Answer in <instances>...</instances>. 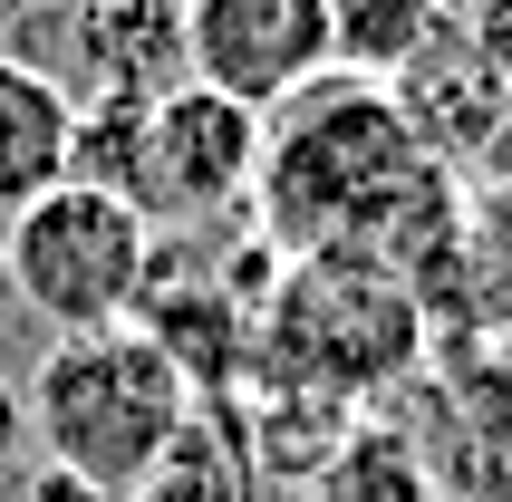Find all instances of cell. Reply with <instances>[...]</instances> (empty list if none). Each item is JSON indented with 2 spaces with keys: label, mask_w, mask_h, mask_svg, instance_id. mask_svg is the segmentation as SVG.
Returning <instances> with one entry per match:
<instances>
[{
  "label": "cell",
  "mask_w": 512,
  "mask_h": 502,
  "mask_svg": "<svg viewBox=\"0 0 512 502\" xmlns=\"http://www.w3.org/2000/svg\"><path fill=\"white\" fill-rule=\"evenodd\" d=\"M435 10H445V0H329V20H339V68L397 78L406 58L435 39Z\"/></svg>",
  "instance_id": "obj_14"
},
{
  "label": "cell",
  "mask_w": 512,
  "mask_h": 502,
  "mask_svg": "<svg viewBox=\"0 0 512 502\" xmlns=\"http://www.w3.org/2000/svg\"><path fill=\"white\" fill-rule=\"evenodd\" d=\"M87 97H165L184 87V0H78Z\"/></svg>",
  "instance_id": "obj_9"
},
{
  "label": "cell",
  "mask_w": 512,
  "mask_h": 502,
  "mask_svg": "<svg viewBox=\"0 0 512 502\" xmlns=\"http://www.w3.org/2000/svg\"><path fill=\"white\" fill-rule=\"evenodd\" d=\"M387 87H397V107H406V126H416V145H426L445 174L474 165V155H493V145H503V126H512V87L484 68V49H474V39H445V29H435V39L406 58Z\"/></svg>",
  "instance_id": "obj_7"
},
{
  "label": "cell",
  "mask_w": 512,
  "mask_h": 502,
  "mask_svg": "<svg viewBox=\"0 0 512 502\" xmlns=\"http://www.w3.org/2000/svg\"><path fill=\"white\" fill-rule=\"evenodd\" d=\"M136 329L174 358V377L194 387V406H223L232 387H252V309L232 300L223 280H155Z\"/></svg>",
  "instance_id": "obj_8"
},
{
  "label": "cell",
  "mask_w": 512,
  "mask_h": 502,
  "mask_svg": "<svg viewBox=\"0 0 512 502\" xmlns=\"http://www.w3.org/2000/svg\"><path fill=\"white\" fill-rule=\"evenodd\" d=\"M300 502H445V493H435V464L406 425H348Z\"/></svg>",
  "instance_id": "obj_11"
},
{
  "label": "cell",
  "mask_w": 512,
  "mask_h": 502,
  "mask_svg": "<svg viewBox=\"0 0 512 502\" xmlns=\"http://www.w3.org/2000/svg\"><path fill=\"white\" fill-rule=\"evenodd\" d=\"M68 136H78V97L49 68L0 58V223L68 184Z\"/></svg>",
  "instance_id": "obj_10"
},
{
  "label": "cell",
  "mask_w": 512,
  "mask_h": 502,
  "mask_svg": "<svg viewBox=\"0 0 512 502\" xmlns=\"http://www.w3.org/2000/svg\"><path fill=\"white\" fill-rule=\"evenodd\" d=\"M20 435H29V396L10 387V377H0V464L20 454Z\"/></svg>",
  "instance_id": "obj_18"
},
{
  "label": "cell",
  "mask_w": 512,
  "mask_h": 502,
  "mask_svg": "<svg viewBox=\"0 0 512 502\" xmlns=\"http://www.w3.org/2000/svg\"><path fill=\"white\" fill-rule=\"evenodd\" d=\"M426 338L435 329L406 271H387L368 251H300L252 319V387L358 416V406H377L387 387L416 377Z\"/></svg>",
  "instance_id": "obj_2"
},
{
  "label": "cell",
  "mask_w": 512,
  "mask_h": 502,
  "mask_svg": "<svg viewBox=\"0 0 512 502\" xmlns=\"http://www.w3.org/2000/svg\"><path fill=\"white\" fill-rule=\"evenodd\" d=\"M261 155H271V116L232 107L213 87H165L145 107V165H136V213L155 232L184 223H232L261 194Z\"/></svg>",
  "instance_id": "obj_5"
},
{
  "label": "cell",
  "mask_w": 512,
  "mask_h": 502,
  "mask_svg": "<svg viewBox=\"0 0 512 502\" xmlns=\"http://www.w3.org/2000/svg\"><path fill=\"white\" fill-rule=\"evenodd\" d=\"M0 290H10V251H0Z\"/></svg>",
  "instance_id": "obj_19"
},
{
  "label": "cell",
  "mask_w": 512,
  "mask_h": 502,
  "mask_svg": "<svg viewBox=\"0 0 512 502\" xmlns=\"http://www.w3.org/2000/svg\"><path fill=\"white\" fill-rule=\"evenodd\" d=\"M20 396H29V435L49 445V464L107 483L116 502H136V483L194 425V387L174 377V358L136 319L87 329V338H49V358L29 367Z\"/></svg>",
  "instance_id": "obj_3"
},
{
  "label": "cell",
  "mask_w": 512,
  "mask_h": 502,
  "mask_svg": "<svg viewBox=\"0 0 512 502\" xmlns=\"http://www.w3.org/2000/svg\"><path fill=\"white\" fill-rule=\"evenodd\" d=\"M20 502H116V493L87 483V474H68V464H39V474L20 483Z\"/></svg>",
  "instance_id": "obj_17"
},
{
  "label": "cell",
  "mask_w": 512,
  "mask_h": 502,
  "mask_svg": "<svg viewBox=\"0 0 512 502\" xmlns=\"http://www.w3.org/2000/svg\"><path fill=\"white\" fill-rule=\"evenodd\" d=\"M136 502H261L252 464H242V435L223 425V406H194V425H184L174 454L136 483Z\"/></svg>",
  "instance_id": "obj_12"
},
{
  "label": "cell",
  "mask_w": 512,
  "mask_h": 502,
  "mask_svg": "<svg viewBox=\"0 0 512 502\" xmlns=\"http://www.w3.org/2000/svg\"><path fill=\"white\" fill-rule=\"evenodd\" d=\"M329 68H339L329 0H184V78L232 107L281 116Z\"/></svg>",
  "instance_id": "obj_6"
},
{
  "label": "cell",
  "mask_w": 512,
  "mask_h": 502,
  "mask_svg": "<svg viewBox=\"0 0 512 502\" xmlns=\"http://www.w3.org/2000/svg\"><path fill=\"white\" fill-rule=\"evenodd\" d=\"M145 107L155 97H78V136H68V184L136 203V165H145Z\"/></svg>",
  "instance_id": "obj_13"
},
{
  "label": "cell",
  "mask_w": 512,
  "mask_h": 502,
  "mask_svg": "<svg viewBox=\"0 0 512 502\" xmlns=\"http://www.w3.org/2000/svg\"><path fill=\"white\" fill-rule=\"evenodd\" d=\"M252 223L281 261H300V251H368L387 271H426L464 232V194L416 145L397 87L358 78V68H329L319 87H300L271 116Z\"/></svg>",
  "instance_id": "obj_1"
},
{
  "label": "cell",
  "mask_w": 512,
  "mask_h": 502,
  "mask_svg": "<svg viewBox=\"0 0 512 502\" xmlns=\"http://www.w3.org/2000/svg\"><path fill=\"white\" fill-rule=\"evenodd\" d=\"M0 251H10V300L49 338L126 329L155 280V223L97 184H58V194L20 203L0 223Z\"/></svg>",
  "instance_id": "obj_4"
},
{
  "label": "cell",
  "mask_w": 512,
  "mask_h": 502,
  "mask_svg": "<svg viewBox=\"0 0 512 502\" xmlns=\"http://www.w3.org/2000/svg\"><path fill=\"white\" fill-rule=\"evenodd\" d=\"M464 251H474V271L512 300V184H484V194L464 203Z\"/></svg>",
  "instance_id": "obj_15"
},
{
  "label": "cell",
  "mask_w": 512,
  "mask_h": 502,
  "mask_svg": "<svg viewBox=\"0 0 512 502\" xmlns=\"http://www.w3.org/2000/svg\"><path fill=\"white\" fill-rule=\"evenodd\" d=\"M474 49H484V68L512 87V0H474V29H464Z\"/></svg>",
  "instance_id": "obj_16"
}]
</instances>
